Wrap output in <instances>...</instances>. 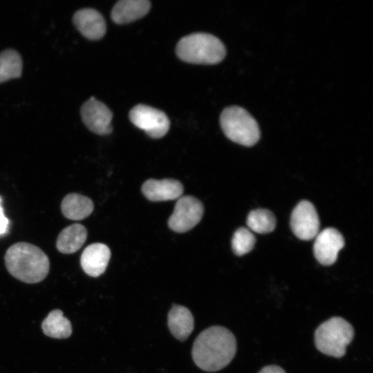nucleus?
Returning <instances> with one entry per match:
<instances>
[{
	"label": "nucleus",
	"instance_id": "nucleus-1",
	"mask_svg": "<svg viewBox=\"0 0 373 373\" xmlns=\"http://www.w3.org/2000/svg\"><path fill=\"white\" fill-rule=\"evenodd\" d=\"M236 347V340L231 332L222 326H211L196 337L192 358L202 370L216 372L232 361Z\"/></svg>",
	"mask_w": 373,
	"mask_h": 373
},
{
	"label": "nucleus",
	"instance_id": "nucleus-2",
	"mask_svg": "<svg viewBox=\"0 0 373 373\" xmlns=\"http://www.w3.org/2000/svg\"><path fill=\"white\" fill-rule=\"evenodd\" d=\"M8 272L27 283L43 280L48 274L50 262L47 255L38 247L28 242H17L5 254Z\"/></svg>",
	"mask_w": 373,
	"mask_h": 373
},
{
	"label": "nucleus",
	"instance_id": "nucleus-3",
	"mask_svg": "<svg viewBox=\"0 0 373 373\" xmlns=\"http://www.w3.org/2000/svg\"><path fill=\"white\" fill-rule=\"evenodd\" d=\"M175 52L181 60L189 64H216L224 58L226 48L218 37L197 32L181 38Z\"/></svg>",
	"mask_w": 373,
	"mask_h": 373
},
{
	"label": "nucleus",
	"instance_id": "nucleus-4",
	"mask_svg": "<svg viewBox=\"0 0 373 373\" xmlns=\"http://www.w3.org/2000/svg\"><path fill=\"white\" fill-rule=\"evenodd\" d=\"M354 336L352 325L341 317L335 316L321 324L315 331L314 343L321 353L336 357L343 356L347 346Z\"/></svg>",
	"mask_w": 373,
	"mask_h": 373
},
{
	"label": "nucleus",
	"instance_id": "nucleus-5",
	"mask_svg": "<svg viewBox=\"0 0 373 373\" xmlns=\"http://www.w3.org/2000/svg\"><path fill=\"white\" fill-rule=\"evenodd\" d=\"M220 123L224 135L239 144L251 146L260 138L258 123L241 107L233 106L224 108L220 115Z\"/></svg>",
	"mask_w": 373,
	"mask_h": 373
},
{
	"label": "nucleus",
	"instance_id": "nucleus-6",
	"mask_svg": "<svg viewBox=\"0 0 373 373\" xmlns=\"http://www.w3.org/2000/svg\"><path fill=\"white\" fill-rule=\"evenodd\" d=\"M129 119L152 138L164 137L170 127V121L163 111L144 104L135 106L129 112Z\"/></svg>",
	"mask_w": 373,
	"mask_h": 373
},
{
	"label": "nucleus",
	"instance_id": "nucleus-7",
	"mask_svg": "<svg viewBox=\"0 0 373 373\" xmlns=\"http://www.w3.org/2000/svg\"><path fill=\"white\" fill-rule=\"evenodd\" d=\"M203 212V205L197 198L190 195L181 196L169 218L168 225L175 232L187 231L198 224Z\"/></svg>",
	"mask_w": 373,
	"mask_h": 373
},
{
	"label": "nucleus",
	"instance_id": "nucleus-8",
	"mask_svg": "<svg viewBox=\"0 0 373 373\" xmlns=\"http://www.w3.org/2000/svg\"><path fill=\"white\" fill-rule=\"evenodd\" d=\"M290 223L294 233L300 240H312L318 233V216L309 201L303 200L296 205L292 211Z\"/></svg>",
	"mask_w": 373,
	"mask_h": 373
},
{
	"label": "nucleus",
	"instance_id": "nucleus-9",
	"mask_svg": "<svg viewBox=\"0 0 373 373\" xmlns=\"http://www.w3.org/2000/svg\"><path fill=\"white\" fill-rule=\"evenodd\" d=\"M80 112L83 122L92 132L100 135H108L112 132L111 111L94 97L83 104Z\"/></svg>",
	"mask_w": 373,
	"mask_h": 373
},
{
	"label": "nucleus",
	"instance_id": "nucleus-10",
	"mask_svg": "<svg viewBox=\"0 0 373 373\" xmlns=\"http://www.w3.org/2000/svg\"><path fill=\"white\" fill-rule=\"evenodd\" d=\"M344 244L343 237L338 230L327 228L318 232L315 237L314 256L321 264L331 265L336 262L338 252Z\"/></svg>",
	"mask_w": 373,
	"mask_h": 373
},
{
	"label": "nucleus",
	"instance_id": "nucleus-11",
	"mask_svg": "<svg viewBox=\"0 0 373 373\" xmlns=\"http://www.w3.org/2000/svg\"><path fill=\"white\" fill-rule=\"evenodd\" d=\"M73 21L80 33L88 39L98 40L106 33V21L95 9L82 8L77 10L73 15Z\"/></svg>",
	"mask_w": 373,
	"mask_h": 373
},
{
	"label": "nucleus",
	"instance_id": "nucleus-12",
	"mask_svg": "<svg viewBox=\"0 0 373 373\" xmlns=\"http://www.w3.org/2000/svg\"><path fill=\"white\" fill-rule=\"evenodd\" d=\"M184 188L180 182L173 179L146 180L142 191L145 197L153 202L173 200L180 198Z\"/></svg>",
	"mask_w": 373,
	"mask_h": 373
},
{
	"label": "nucleus",
	"instance_id": "nucleus-13",
	"mask_svg": "<svg viewBox=\"0 0 373 373\" xmlns=\"http://www.w3.org/2000/svg\"><path fill=\"white\" fill-rule=\"evenodd\" d=\"M111 258L109 248L102 243H93L83 251L80 263L84 271L90 276L97 277L102 274Z\"/></svg>",
	"mask_w": 373,
	"mask_h": 373
},
{
	"label": "nucleus",
	"instance_id": "nucleus-14",
	"mask_svg": "<svg viewBox=\"0 0 373 373\" xmlns=\"http://www.w3.org/2000/svg\"><path fill=\"white\" fill-rule=\"evenodd\" d=\"M148 0H121L111 11V19L117 24H126L146 15L151 9Z\"/></svg>",
	"mask_w": 373,
	"mask_h": 373
},
{
	"label": "nucleus",
	"instance_id": "nucleus-15",
	"mask_svg": "<svg viewBox=\"0 0 373 373\" xmlns=\"http://www.w3.org/2000/svg\"><path fill=\"white\" fill-rule=\"evenodd\" d=\"M168 326L174 337L184 341L194 328L193 316L188 308L173 305L168 314Z\"/></svg>",
	"mask_w": 373,
	"mask_h": 373
},
{
	"label": "nucleus",
	"instance_id": "nucleus-16",
	"mask_svg": "<svg viewBox=\"0 0 373 373\" xmlns=\"http://www.w3.org/2000/svg\"><path fill=\"white\" fill-rule=\"evenodd\" d=\"M93 202L89 198L76 193L66 195L61 204L62 214L73 220L87 218L93 212Z\"/></svg>",
	"mask_w": 373,
	"mask_h": 373
},
{
	"label": "nucleus",
	"instance_id": "nucleus-17",
	"mask_svg": "<svg viewBox=\"0 0 373 373\" xmlns=\"http://www.w3.org/2000/svg\"><path fill=\"white\" fill-rule=\"evenodd\" d=\"M87 237V230L81 224L75 223L64 228L59 234L56 247L63 254H73L79 250L84 244Z\"/></svg>",
	"mask_w": 373,
	"mask_h": 373
},
{
	"label": "nucleus",
	"instance_id": "nucleus-18",
	"mask_svg": "<svg viewBox=\"0 0 373 373\" xmlns=\"http://www.w3.org/2000/svg\"><path fill=\"white\" fill-rule=\"evenodd\" d=\"M41 328L46 336L55 338H66L72 334L71 323L60 309L51 311L43 321Z\"/></svg>",
	"mask_w": 373,
	"mask_h": 373
},
{
	"label": "nucleus",
	"instance_id": "nucleus-19",
	"mask_svg": "<svg viewBox=\"0 0 373 373\" xmlns=\"http://www.w3.org/2000/svg\"><path fill=\"white\" fill-rule=\"evenodd\" d=\"M22 59L15 50L6 49L0 53V83L19 77L22 72Z\"/></svg>",
	"mask_w": 373,
	"mask_h": 373
},
{
	"label": "nucleus",
	"instance_id": "nucleus-20",
	"mask_svg": "<svg viewBox=\"0 0 373 373\" xmlns=\"http://www.w3.org/2000/svg\"><path fill=\"white\" fill-rule=\"evenodd\" d=\"M247 224L250 231L258 233H267L274 229L276 218L274 214L267 209H255L249 213Z\"/></svg>",
	"mask_w": 373,
	"mask_h": 373
},
{
	"label": "nucleus",
	"instance_id": "nucleus-21",
	"mask_svg": "<svg viewBox=\"0 0 373 373\" xmlns=\"http://www.w3.org/2000/svg\"><path fill=\"white\" fill-rule=\"evenodd\" d=\"M256 242L253 233L247 228L240 227L233 236L231 246L235 254L242 256L249 252Z\"/></svg>",
	"mask_w": 373,
	"mask_h": 373
},
{
	"label": "nucleus",
	"instance_id": "nucleus-22",
	"mask_svg": "<svg viewBox=\"0 0 373 373\" xmlns=\"http://www.w3.org/2000/svg\"><path fill=\"white\" fill-rule=\"evenodd\" d=\"M9 228V220L6 217L3 209L1 206V198L0 197V236L6 234Z\"/></svg>",
	"mask_w": 373,
	"mask_h": 373
},
{
	"label": "nucleus",
	"instance_id": "nucleus-23",
	"mask_svg": "<svg viewBox=\"0 0 373 373\" xmlns=\"http://www.w3.org/2000/svg\"><path fill=\"white\" fill-rule=\"evenodd\" d=\"M258 373H286V372L278 365H267L262 367Z\"/></svg>",
	"mask_w": 373,
	"mask_h": 373
}]
</instances>
